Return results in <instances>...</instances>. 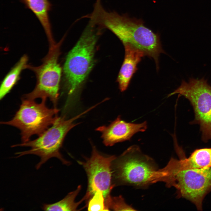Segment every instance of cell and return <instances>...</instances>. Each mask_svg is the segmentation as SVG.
<instances>
[{
  "mask_svg": "<svg viewBox=\"0 0 211 211\" xmlns=\"http://www.w3.org/2000/svg\"><path fill=\"white\" fill-rule=\"evenodd\" d=\"M88 204L89 211H108L105 204V198L103 193L98 191L92 196Z\"/></svg>",
  "mask_w": 211,
  "mask_h": 211,
  "instance_id": "e0dca14e",
  "label": "cell"
},
{
  "mask_svg": "<svg viewBox=\"0 0 211 211\" xmlns=\"http://www.w3.org/2000/svg\"><path fill=\"white\" fill-rule=\"evenodd\" d=\"M50 48L42 64L38 67L28 65L35 72L37 83L33 90L24 95L23 98L35 100L41 98H49L57 108L59 96V91L62 69L58 62L59 47L63 40Z\"/></svg>",
  "mask_w": 211,
  "mask_h": 211,
  "instance_id": "ba28073f",
  "label": "cell"
},
{
  "mask_svg": "<svg viewBox=\"0 0 211 211\" xmlns=\"http://www.w3.org/2000/svg\"><path fill=\"white\" fill-rule=\"evenodd\" d=\"M80 185L78 186L75 190L70 192L63 199L55 203L50 204H44L42 207L45 211H75L79 205L84 200L87 199L89 196L86 194L79 201L75 202V198L81 190Z\"/></svg>",
  "mask_w": 211,
  "mask_h": 211,
  "instance_id": "9a60e30c",
  "label": "cell"
},
{
  "mask_svg": "<svg viewBox=\"0 0 211 211\" xmlns=\"http://www.w3.org/2000/svg\"><path fill=\"white\" fill-rule=\"evenodd\" d=\"M90 18L101 28L111 31L124 45H131L154 59L158 70L160 55L165 53L160 35L146 26L142 19L131 18L127 14L121 15L115 11H107L101 4L94 7Z\"/></svg>",
  "mask_w": 211,
  "mask_h": 211,
  "instance_id": "6da1fadb",
  "label": "cell"
},
{
  "mask_svg": "<svg viewBox=\"0 0 211 211\" xmlns=\"http://www.w3.org/2000/svg\"><path fill=\"white\" fill-rule=\"evenodd\" d=\"M103 30L89 21L67 57L63 72L67 86V107L74 103L78 91L93 66L95 45Z\"/></svg>",
  "mask_w": 211,
  "mask_h": 211,
  "instance_id": "7a4b0ae2",
  "label": "cell"
},
{
  "mask_svg": "<svg viewBox=\"0 0 211 211\" xmlns=\"http://www.w3.org/2000/svg\"><path fill=\"white\" fill-rule=\"evenodd\" d=\"M178 94L187 99L193 107L194 119L190 123L198 124L202 141L211 140V85L204 77L182 80L179 87L168 97Z\"/></svg>",
  "mask_w": 211,
  "mask_h": 211,
  "instance_id": "52a82bcc",
  "label": "cell"
},
{
  "mask_svg": "<svg viewBox=\"0 0 211 211\" xmlns=\"http://www.w3.org/2000/svg\"><path fill=\"white\" fill-rule=\"evenodd\" d=\"M116 158L101 154L93 146L91 156L84 161H78L86 172L88 181L86 193L91 196L98 191L101 192L105 198L110 194L115 186L112 183V165Z\"/></svg>",
  "mask_w": 211,
  "mask_h": 211,
  "instance_id": "9c48e42d",
  "label": "cell"
},
{
  "mask_svg": "<svg viewBox=\"0 0 211 211\" xmlns=\"http://www.w3.org/2000/svg\"><path fill=\"white\" fill-rule=\"evenodd\" d=\"M147 127L145 121L140 123L129 122L122 120L119 115L108 126L103 125L96 129L101 134L103 144L111 146L115 144L130 140L137 132H144Z\"/></svg>",
  "mask_w": 211,
  "mask_h": 211,
  "instance_id": "30bf717a",
  "label": "cell"
},
{
  "mask_svg": "<svg viewBox=\"0 0 211 211\" xmlns=\"http://www.w3.org/2000/svg\"><path fill=\"white\" fill-rule=\"evenodd\" d=\"M161 182L177 190V197L189 200L198 210L203 201L211 192V167L171 171L161 169Z\"/></svg>",
  "mask_w": 211,
  "mask_h": 211,
  "instance_id": "5b68a950",
  "label": "cell"
},
{
  "mask_svg": "<svg viewBox=\"0 0 211 211\" xmlns=\"http://www.w3.org/2000/svg\"><path fill=\"white\" fill-rule=\"evenodd\" d=\"M28 60L27 56L24 55L5 76L0 86V100L8 93L16 84L22 70L27 68Z\"/></svg>",
  "mask_w": 211,
  "mask_h": 211,
  "instance_id": "5bb4252c",
  "label": "cell"
},
{
  "mask_svg": "<svg viewBox=\"0 0 211 211\" xmlns=\"http://www.w3.org/2000/svg\"><path fill=\"white\" fill-rule=\"evenodd\" d=\"M125 56L117 78L119 88L121 92L126 90L142 58L145 56L140 50L130 45H124Z\"/></svg>",
  "mask_w": 211,
  "mask_h": 211,
  "instance_id": "7c38bea8",
  "label": "cell"
},
{
  "mask_svg": "<svg viewBox=\"0 0 211 211\" xmlns=\"http://www.w3.org/2000/svg\"><path fill=\"white\" fill-rule=\"evenodd\" d=\"M25 7L35 15L42 26L47 37L50 47L56 43L54 40L49 13L52 5L49 0H20Z\"/></svg>",
  "mask_w": 211,
  "mask_h": 211,
  "instance_id": "4fadbf2b",
  "label": "cell"
},
{
  "mask_svg": "<svg viewBox=\"0 0 211 211\" xmlns=\"http://www.w3.org/2000/svg\"><path fill=\"white\" fill-rule=\"evenodd\" d=\"M105 204L108 211L109 209L116 211L136 210L127 204L121 196L113 197L110 194L105 198Z\"/></svg>",
  "mask_w": 211,
  "mask_h": 211,
  "instance_id": "2e32d148",
  "label": "cell"
},
{
  "mask_svg": "<svg viewBox=\"0 0 211 211\" xmlns=\"http://www.w3.org/2000/svg\"><path fill=\"white\" fill-rule=\"evenodd\" d=\"M90 110V108L77 115L67 119L64 116H58L54 123L37 138L33 140L12 145V147H29L28 150L15 153L16 158L27 154H33L40 158V161L36 165L37 169L48 159L55 157L63 164L69 165V162L64 158L60 153L64 139L68 132L78 125L75 121Z\"/></svg>",
  "mask_w": 211,
  "mask_h": 211,
  "instance_id": "277c9868",
  "label": "cell"
},
{
  "mask_svg": "<svg viewBox=\"0 0 211 211\" xmlns=\"http://www.w3.org/2000/svg\"><path fill=\"white\" fill-rule=\"evenodd\" d=\"M113 174L119 184L145 188L159 182V169L137 145L130 146L113 161Z\"/></svg>",
  "mask_w": 211,
  "mask_h": 211,
  "instance_id": "3957f363",
  "label": "cell"
},
{
  "mask_svg": "<svg viewBox=\"0 0 211 211\" xmlns=\"http://www.w3.org/2000/svg\"><path fill=\"white\" fill-rule=\"evenodd\" d=\"M46 98L40 103L23 98L18 110L13 118L2 124L15 127L21 131L22 143L30 140L35 135H40L51 126L58 116L57 108H49L46 105Z\"/></svg>",
  "mask_w": 211,
  "mask_h": 211,
  "instance_id": "8992f818",
  "label": "cell"
},
{
  "mask_svg": "<svg viewBox=\"0 0 211 211\" xmlns=\"http://www.w3.org/2000/svg\"><path fill=\"white\" fill-rule=\"evenodd\" d=\"M179 159L171 158L164 167L171 171L211 167V148H203L194 150L186 158L184 152L178 154Z\"/></svg>",
  "mask_w": 211,
  "mask_h": 211,
  "instance_id": "8fae6325",
  "label": "cell"
}]
</instances>
